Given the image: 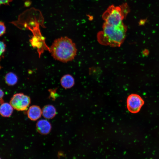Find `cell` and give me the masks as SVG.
<instances>
[{
	"label": "cell",
	"instance_id": "11",
	"mask_svg": "<svg viewBox=\"0 0 159 159\" xmlns=\"http://www.w3.org/2000/svg\"><path fill=\"white\" fill-rule=\"evenodd\" d=\"M18 80L17 75L13 72H9L6 74L5 76V82L9 86L14 85L17 83Z\"/></svg>",
	"mask_w": 159,
	"mask_h": 159
},
{
	"label": "cell",
	"instance_id": "15",
	"mask_svg": "<svg viewBox=\"0 0 159 159\" xmlns=\"http://www.w3.org/2000/svg\"><path fill=\"white\" fill-rule=\"evenodd\" d=\"M4 93L3 90L0 88V103H2L4 102L3 97L4 96Z\"/></svg>",
	"mask_w": 159,
	"mask_h": 159
},
{
	"label": "cell",
	"instance_id": "2",
	"mask_svg": "<svg viewBox=\"0 0 159 159\" xmlns=\"http://www.w3.org/2000/svg\"><path fill=\"white\" fill-rule=\"evenodd\" d=\"M49 51L52 56L55 60L66 63L74 59L77 49L72 40L64 37L55 39L51 45Z\"/></svg>",
	"mask_w": 159,
	"mask_h": 159
},
{
	"label": "cell",
	"instance_id": "14",
	"mask_svg": "<svg viewBox=\"0 0 159 159\" xmlns=\"http://www.w3.org/2000/svg\"><path fill=\"white\" fill-rule=\"evenodd\" d=\"M13 0H0V6L2 4L8 5Z\"/></svg>",
	"mask_w": 159,
	"mask_h": 159
},
{
	"label": "cell",
	"instance_id": "8",
	"mask_svg": "<svg viewBox=\"0 0 159 159\" xmlns=\"http://www.w3.org/2000/svg\"><path fill=\"white\" fill-rule=\"evenodd\" d=\"M56 113L55 108L51 105H45L42 109V115L46 119L53 118L55 116Z\"/></svg>",
	"mask_w": 159,
	"mask_h": 159
},
{
	"label": "cell",
	"instance_id": "1",
	"mask_svg": "<svg viewBox=\"0 0 159 159\" xmlns=\"http://www.w3.org/2000/svg\"><path fill=\"white\" fill-rule=\"evenodd\" d=\"M127 31V26L123 23L119 25L112 26L104 22L102 30L97 33V40L102 45L120 47L125 38Z\"/></svg>",
	"mask_w": 159,
	"mask_h": 159
},
{
	"label": "cell",
	"instance_id": "16",
	"mask_svg": "<svg viewBox=\"0 0 159 159\" xmlns=\"http://www.w3.org/2000/svg\"><path fill=\"white\" fill-rule=\"evenodd\" d=\"M0 159H1V158H0Z\"/></svg>",
	"mask_w": 159,
	"mask_h": 159
},
{
	"label": "cell",
	"instance_id": "9",
	"mask_svg": "<svg viewBox=\"0 0 159 159\" xmlns=\"http://www.w3.org/2000/svg\"><path fill=\"white\" fill-rule=\"evenodd\" d=\"M13 109L10 103L4 102L0 105V115L4 117H9L12 114Z\"/></svg>",
	"mask_w": 159,
	"mask_h": 159
},
{
	"label": "cell",
	"instance_id": "4",
	"mask_svg": "<svg viewBox=\"0 0 159 159\" xmlns=\"http://www.w3.org/2000/svg\"><path fill=\"white\" fill-rule=\"evenodd\" d=\"M31 102V99L29 96L22 93H18L13 96L9 103L16 110L24 111L27 110Z\"/></svg>",
	"mask_w": 159,
	"mask_h": 159
},
{
	"label": "cell",
	"instance_id": "5",
	"mask_svg": "<svg viewBox=\"0 0 159 159\" xmlns=\"http://www.w3.org/2000/svg\"><path fill=\"white\" fill-rule=\"evenodd\" d=\"M144 101L141 97L136 94H132L127 97V106L128 110L131 113L138 112L144 105Z\"/></svg>",
	"mask_w": 159,
	"mask_h": 159
},
{
	"label": "cell",
	"instance_id": "12",
	"mask_svg": "<svg viewBox=\"0 0 159 159\" xmlns=\"http://www.w3.org/2000/svg\"><path fill=\"white\" fill-rule=\"evenodd\" d=\"M6 45L4 43L0 40V59L3 56L5 51Z\"/></svg>",
	"mask_w": 159,
	"mask_h": 159
},
{
	"label": "cell",
	"instance_id": "7",
	"mask_svg": "<svg viewBox=\"0 0 159 159\" xmlns=\"http://www.w3.org/2000/svg\"><path fill=\"white\" fill-rule=\"evenodd\" d=\"M27 115L30 120L36 121L41 117L42 115V109L39 106L32 105L28 109Z\"/></svg>",
	"mask_w": 159,
	"mask_h": 159
},
{
	"label": "cell",
	"instance_id": "3",
	"mask_svg": "<svg viewBox=\"0 0 159 159\" xmlns=\"http://www.w3.org/2000/svg\"><path fill=\"white\" fill-rule=\"evenodd\" d=\"M129 11L126 3L118 6L111 5L104 12L102 18L105 22L110 25L117 26L123 23L122 21Z\"/></svg>",
	"mask_w": 159,
	"mask_h": 159
},
{
	"label": "cell",
	"instance_id": "6",
	"mask_svg": "<svg viewBox=\"0 0 159 159\" xmlns=\"http://www.w3.org/2000/svg\"><path fill=\"white\" fill-rule=\"evenodd\" d=\"M37 131L40 134L46 135L51 131L52 126L50 123L46 119H42L38 120L36 124Z\"/></svg>",
	"mask_w": 159,
	"mask_h": 159
},
{
	"label": "cell",
	"instance_id": "13",
	"mask_svg": "<svg viewBox=\"0 0 159 159\" xmlns=\"http://www.w3.org/2000/svg\"><path fill=\"white\" fill-rule=\"evenodd\" d=\"M6 31V27L4 23L0 21V37L3 35Z\"/></svg>",
	"mask_w": 159,
	"mask_h": 159
},
{
	"label": "cell",
	"instance_id": "10",
	"mask_svg": "<svg viewBox=\"0 0 159 159\" xmlns=\"http://www.w3.org/2000/svg\"><path fill=\"white\" fill-rule=\"evenodd\" d=\"M60 84L62 87L65 89H69L72 87L74 84V77L69 74L64 75L61 78Z\"/></svg>",
	"mask_w": 159,
	"mask_h": 159
}]
</instances>
